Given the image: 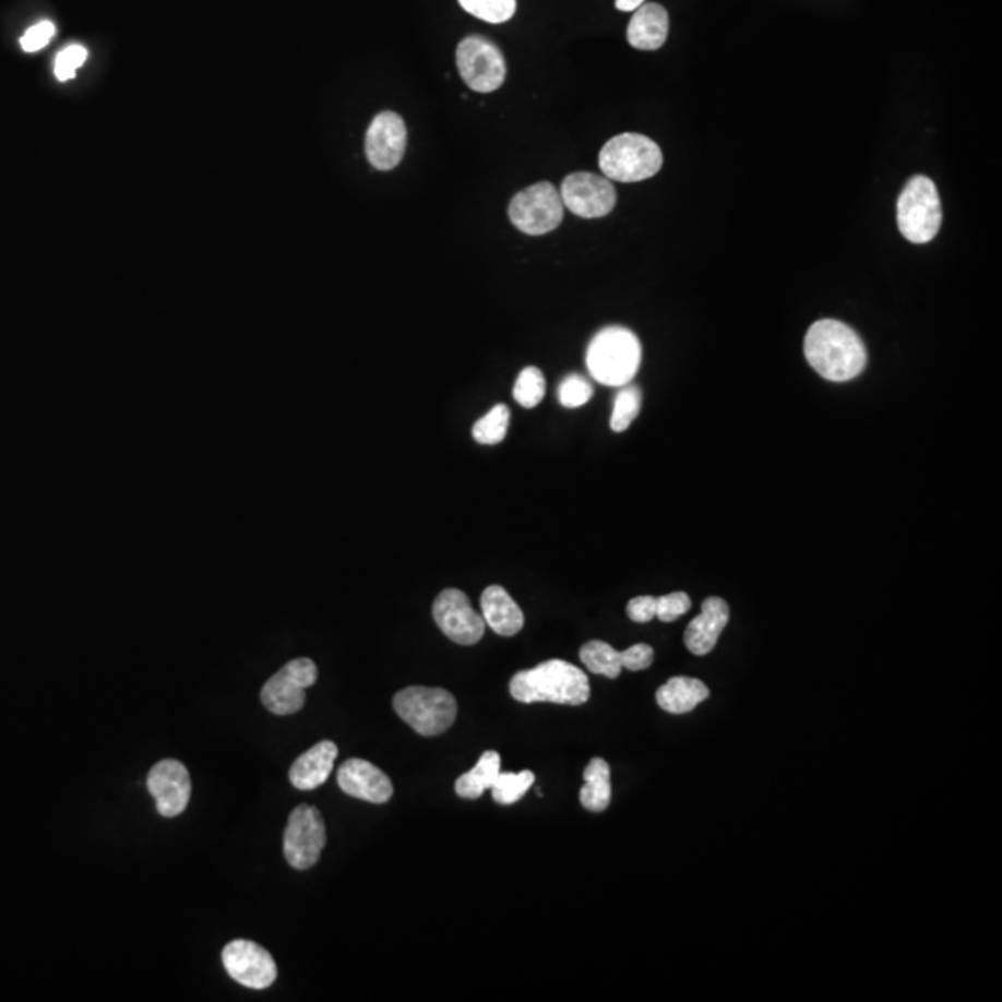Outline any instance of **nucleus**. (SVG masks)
I'll use <instances>...</instances> for the list:
<instances>
[{
	"label": "nucleus",
	"mask_w": 1002,
	"mask_h": 1002,
	"mask_svg": "<svg viewBox=\"0 0 1002 1002\" xmlns=\"http://www.w3.org/2000/svg\"><path fill=\"white\" fill-rule=\"evenodd\" d=\"M804 353L811 368L832 383H845L866 370L863 342L854 329L837 320L813 323L806 334Z\"/></svg>",
	"instance_id": "obj_1"
},
{
	"label": "nucleus",
	"mask_w": 1002,
	"mask_h": 1002,
	"mask_svg": "<svg viewBox=\"0 0 1002 1002\" xmlns=\"http://www.w3.org/2000/svg\"><path fill=\"white\" fill-rule=\"evenodd\" d=\"M509 691L520 704L583 705L591 699L587 675L563 659H550L514 675Z\"/></svg>",
	"instance_id": "obj_2"
},
{
	"label": "nucleus",
	"mask_w": 1002,
	"mask_h": 1002,
	"mask_svg": "<svg viewBox=\"0 0 1002 1002\" xmlns=\"http://www.w3.org/2000/svg\"><path fill=\"white\" fill-rule=\"evenodd\" d=\"M643 349L630 329L611 325L594 334L587 349V368L598 383L624 386L637 375Z\"/></svg>",
	"instance_id": "obj_3"
},
{
	"label": "nucleus",
	"mask_w": 1002,
	"mask_h": 1002,
	"mask_svg": "<svg viewBox=\"0 0 1002 1002\" xmlns=\"http://www.w3.org/2000/svg\"><path fill=\"white\" fill-rule=\"evenodd\" d=\"M663 153L654 140L625 132L611 138L600 151L604 177L617 182H641L659 174Z\"/></svg>",
	"instance_id": "obj_4"
},
{
	"label": "nucleus",
	"mask_w": 1002,
	"mask_h": 1002,
	"mask_svg": "<svg viewBox=\"0 0 1002 1002\" xmlns=\"http://www.w3.org/2000/svg\"><path fill=\"white\" fill-rule=\"evenodd\" d=\"M940 193L934 182L916 175L906 182L897 201V223L900 235L911 243H928L940 232Z\"/></svg>",
	"instance_id": "obj_5"
},
{
	"label": "nucleus",
	"mask_w": 1002,
	"mask_h": 1002,
	"mask_svg": "<svg viewBox=\"0 0 1002 1002\" xmlns=\"http://www.w3.org/2000/svg\"><path fill=\"white\" fill-rule=\"evenodd\" d=\"M394 709L416 733L440 736L457 718V700L445 689L407 687L394 696Z\"/></svg>",
	"instance_id": "obj_6"
},
{
	"label": "nucleus",
	"mask_w": 1002,
	"mask_h": 1002,
	"mask_svg": "<svg viewBox=\"0 0 1002 1002\" xmlns=\"http://www.w3.org/2000/svg\"><path fill=\"white\" fill-rule=\"evenodd\" d=\"M564 204L561 193L550 182H537L516 193L509 204V219L514 227L529 236L548 235L563 222Z\"/></svg>",
	"instance_id": "obj_7"
},
{
	"label": "nucleus",
	"mask_w": 1002,
	"mask_h": 1002,
	"mask_svg": "<svg viewBox=\"0 0 1002 1002\" xmlns=\"http://www.w3.org/2000/svg\"><path fill=\"white\" fill-rule=\"evenodd\" d=\"M455 60L463 81L474 92H496L505 82V58L501 50L485 37H464L458 44Z\"/></svg>",
	"instance_id": "obj_8"
},
{
	"label": "nucleus",
	"mask_w": 1002,
	"mask_h": 1002,
	"mask_svg": "<svg viewBox=\"0 0 1002 1002\" xmlns=\"http://www.w3.org/2000/svg\"><path fill=\"white\" fill-rule=\"evenodd\" d=\"M318 680V668L309 657L286 663L260 691V700L275 715H294L303 709L305 691Z\"/></svg>",
	"instance_id": "obj_9"
},
{
	"label": "nucleus",
	"mask_w": 1002,
	"mask_h": 1002,
	"mask_svg": "<svg viewBox=\"0 0 1002 1002\" xmlns=\"http://www.w3.org/2000/svg\"><path fill=\"white\" fill-rule=\"evenodd\" d=\"M327 842L322 813L314 806L301 804L288 816L285 832V858L294 869L314 867Z\"/></svg>",
	"instance_id": "obj_10"
},
{
	"label": "nucleus",
	"mask_w": 1002,
	"mask_h": 1002,
	"mask_svg": "<svg viewBox=\"0 0 1002 1002\" xmlns=\"http://www.w3.org/2000/svg\"><path fill=\"white\" fill-rule=\"evenodd\" d=\"M433 619L445 637L463 646L479 643L487 625L481 615L472 607L468 596L458 588H445L437 596Z\"/></svg>",
	"instance_id": "obj_11"
},
{
	"label": "nucleus",
	"mask_w": 1002,
	"mask_h": 1002,
	"mask_svg": "<svg viewBox=\"0 0 1002 1002\" xmlns=\"http://www.w3.org/2000/svg\"><path fill=\"white\" fill-rule=\"evenodd\" d=\"M559 193L564 206L585 219L607 216L617 204V190L611 180L588 171L569 175Z\"/></svg>",
	"instance_id": "obj_12"
},
{
	"label": "nucleus",
	"mask_w": 1002,
	"mask_h": 1002,
	"mask_svg": "<svg viewBox=\"0 0 1002 1002\" xmlns=\"http://www.w3.org/2000/svg\"><path fill=\"white\" fill-rule=\"evenodd\" d=\"M223 965L236 982L251 990H266L277 978V964L264 946L236 940L223 949Z\"/></svg>",
	"instance_id": "obj_13"
},
{
	"label": "nucleus",
	"mask_w": 1002,
	"mask_h": 1002,
	"mask_svg": "<svg viewBox=\"0 0 1002 1002\" xmlns=\"http://www.w3.org/2000/svg\"><path fill=\"white\" fill-rule=\"evenodd\" d=\"M407 127L396 111L378 114L366 132V156L379 171H390L403 160Z\"/></svg>",
	"instance_id": "obj_14"
},
{
	"label": "nucleus",
	"mask_w": 1002,
	"mask_h": 1002,
	"mask_svg": "<svg viewBox=\"0 0 1002 1002\" xmlns=\"http://www.w3.org/2000/svg\"><path fill=\"white\" fill-rule=\"evenodd\" d=\"M147 789L156 800L158 813L171 819L188 808L192 797V779L180 761L162 760L148 773Z\"/></svg>",
	"instance_id": "obj_15"
},
{
	"label": "nucleus",
	"mask_w": 1002,
	"mask_h": 1002,
	"mask_svg": "<svg viewBox=\"0 0 1002 1002\" xmlns=\"http://www.w3.org/2000/svg\"><path fill=\"white\" fill-rule=\"evenodd\" d=\"M338 787L353 798L371 804H384L394 795L389 776L373 763L359 758L347 760L338 768Z\"/></svg>",
	"instance_id": "obj_16"
},
{
	"label": "nucleus",
	"mask_w": 1002,
	"mask_h": 1002,
	"mask_svg": "<svg viewBox=\"0 0 1002 1002\" xmlns=\"http://www.w3.org/2000/svg\"><path fill=\"white\" fill-rule=\"evenodd\" d=\"M728 620H730L728 604L717 596L707 598L702 604L699 617L687 625L685 635H683L687 649L694 656L709 654L717 646L718 637L726 630Z\"/></svg>",
	"instance_id": "obj_17"
},
{
	"label": "nucleus",
	"mask_w": 1002,
	"mask_h": 1002,
	"mask_svg": "<svg viewBox=\"0 0 1002 1002\" xmlns=\"http://www.w3.org/2000/svg\"><path fill=\"white\" fill-rule=\"evenodd\" d=\"M338 758V747L333 741H320L305 754L299 755L291 765L290 784L301 791H312L323 786L333 773L334 761Z\"/></svg>",
	"instance_id": "obj_18"
},
{
	"label": "nucleus",
	"mask_w": 1002,
	"mask_h": 1002,
	"mask_svg": "<svg viewBox=\"0 0 1002 1002\" xmlns=\"http://www.w3.org/2000/svg\"><path fill=\"white\" fill-rule=\"evenodd\" d=\"M481 611L485 624L501 637H513L524 628V612L500 585L485 588L481 594Z\"/></svg>",
	"instance_id": "obj_19"
},
{
	"label": "nucleus",
	"mask_w": 1002,
	"mask_h": 1002,
	"mask_svg": "<svg viewBox=\"0 0 1002 1002\" xmlns=\"http://www.w3.org/2000/svg\"><path fill=\"white\" fill-rule=\"evenodd\" d=\"M668 37V13L661 4L644 2L633 12L628 25V41L633 49H661Z\"/></svg>",
	"instance_id": "obj_20"
},
{
	"label": "nucleus",
	"mask_w": 1002,
	"mask_h": 1002,
	"mask_svg": "<svg viewBox=\"0 0 1002 1002\" xmlns=\"http://www.w3.org/2000/svg\"><path fill=\"white\" fill-rule=\"evenodd\" d=\"M709 699V689L705 687L704 681L694 680V678H670L667 683H663L657 689V705L663 712L672 713V715H683V713L693 712L702 702Z\"/></svg>",
	"instance_id": "obj_21"
},
{
	"label": "nucleus",
	"mask_w": 1002,
	"mask_h": 1002,
	"mask_svg": "<svg viewBox=\"0 0 1002 1002\" xmlns=\"http://www.w3.org/2000/svg\"><path fill=\"white\" fill-rule=\"evenodd\" d=\"M585 786L580 791V802L583 808L593 813H601L611 804V768L609 763L601 758H594L588 763L585 773Z\"/></svg>",
	"instance_id": "obj_22"
},
{
	"label": "nucleus",
	"mask_w": 1002,
	"mask_h": 1002,
	"mask_svg": "<svg viewBox=\"0 0 1002 1002\" xmlns=\"http://www.w3.org/2000/svg\"><path fill=\"white\" fill-rule=\"evenodd\" d=\"M501 773V758L494 750H489L479 758L476 767L464 773L455 782V792L466 800H476L482 792L494 786L498 774Z\"/></svg>",
	"instance_id": "obj_23"
},
{
	"label": "nucleus",
	"mask_w": 1002,
	"mask_h": 1002,
	"mask_svg": "<svg viewBox=\"0 0 1002 1002\" xmlns=\"http://www.w3.org/2000/svg\"><path fill=\"white\" fill-rule=\"evenodd\" d=\"M580 659L593 675L606 676L609 680L619 678L622 672V659L619 649L604 641H591L580 649Z\"/></svg>",
	"instance_id": "obj_24"
},
{
	"label": "nucleus",
	"mask_w": 1002,
	"mask_h": 1002,
	"mask_svg": "<svg viewBox=\"0 0 1002 1002\" xmlns=\"http://www.w3.org/2000/svg\"><path fill=\"white\" fill-rule=\"evenodd\" d=\"M509 420H511V410L508 405L501 403L490 408L487 415L474 424L472 434L479 444H500L508 434Z\"/></svg>",
	"instance_id": "obj_25"
},
{
	"label": "nucleus",
	"mask_w": 1002,
	"mask_h": 1002,
	"mask_svg": "<svg viewBox=\"0 0 1002 1002\" xmlns=\"http://www.w3.org/2000/svg\"><path fill=\"white\" fill-rule=\"evenodd\" d=\"M535 784V774L532 771H522V773H500L496 778L494 786L490 787L492 798L498 804L511 806L518 802Z\"/></svg>",
	"instance_id": "obj_26"
},
{
	"label": "nucleus",
	"mask_w": 1002,
	"mask_h": 1002,
	"mask_svg": "<svg viewBox=\"0 0 1002 1002\" xmlns=\"http://www.w3.org/2000/svg\"><path fill=\"white\" fill-rule=\"evenodd\" d=\"M641 403H643V396L637 386L624 384L620 389L619 394L615 397V405H612L611 429L615 433H622L633 424L641 410Z\"/></svg>",
	"instance_id": "obj_27"
},
{
	"label": "nucleus",
	"mask_w": 1002,
	"mask_h": 1002,
	"mask_svg": "<svg viewBox=\"0 0 1002 1002\" xmlns=\"http://www.w3.org/2000/svg\"><path fill=\"white\" fill-rule=\"evenodd\" d=\"M546 394L545 373L537 366H527L520 371L514 383L513 396L524 408L537 407Z\"/></svg>",
	"instance_id": "obj_28"
},
{
	"label": "nucleus",
	"mask_w": 1002,
	"mask_h": 1002,
	"mask_svg": "<svg viewBox=\"0 0 1002 1002\" xmlns=\"http://www.w3.org/2000/svg\"><path fill=\"white\" fill-rule=\"evenodd\" d=\"M458 4L464 12L492 25L505 23L516 12V0H458Z\"/></svg>",
	"instance_id": "obj_29"
},
{
	"label": "nucleus",
	"mask_w": 1002,
	"mask_h": 1002,
	"mask_svg": "<svg viewBox=\"0 0 1002 1002\" xmlns=\"http://www.w3.org/2000/svg\"><path fill=\"white\" fill-rule=\"evenodd\" d=\"M593 384L588 383L587 379L577 373H570L559 384L557 396L563 407L580 408L588 403V399L593 397Z\"/></svg>",
	"instance_id": "obj_30"
},
{
	"label": "nucleus",
	"mask_w": 1002,
	"mask_h": 1002,
	"mask_svg": "<svg viewBox=\"0 0 1002 1002\" xmlns=\"http://www.w3.org/2000/svg\"><path fill=\"white\" fill-rule=\"evenodd\" d=\"M86 58L87 50L82 45H71L60 50L55 62L56 79L62 82L71 81L82 63L86 62Z\"/></svg>",
	"instance_id": "obj_31"
},
{
	"label": "nucleus",
	"mask_w": 1002,
	"mask_h": 1002,
	"mask_svg": "<svg viewBox=\"0 0 1002 1002\" xmlns=\"http://www.w3.org/2000/svg\"><path fill=\"white\" fill-rule=\"evenodd\" d=\"M691 609V598L685 593H670L657 598L656 619L675 622Z\"/></svg>",
	"instance_id": "obj_32"
},
{
	"label": "nucleus",
	"mask_w": 1002,
	"mask_h": 1002,
	"mask_svg": "<svg viewBox=\"0 0 1002 1002\" xmlns=\"http://www.w3.org/2000/svg\"><path fill=\"white\" fill-rule=\"evenodd\" d=\"M55 23L52 21H41V23L31 26L25 32V36L21 37V47L25 52H37V50H41L50 44V39L55 37Z\"/></svg>",
	"instance_id": "obj_33"
},
{
	"label": "nucleus",
	"mask_w": 1002,
	"mask_h": 1002,
	"mask_svg": "<svg viewBox=\"0 0 1002 1002\" xmlns=\"http://www.w3.org/2000/svg\"><path fill=\"white\" fill-rule=\"evenodd\" d=\"M620 659H622V668H628L633 672L646 670L654 663V648L648 644H633L624 652H620Z\"/></svg>",
	"instance_id": "obj_34"
},
{
	"label": "nucleus",
	"mask_w": 1002,
	"mask_h": 1002,
	"mask_svg": "<svg viewBox=\"0 0 1002 1002\" xmlns=\"http://www.w3.org/2000/svg\"><path fill=\"white\" fill-rule=\"evenodd\" d=\"M625 611H628V617L633 622L646 624L649 620L656 619L657 598H654V596H637V598L630 600Z\"/></svg>",
	"instance_id": "obj_35"
},
{
	"label": "nucleus",
	"mask_w": 1002,
	"mask_h": 1002,
	"mask_svg": "<svg viewBox=\"0 0 1002 1002\" xmlns=\"http://www.w3.org/2000/svg\"><path fill=\"white\" fill-rule=\"evenodd\" d=\"M646 0H615V7L620 12H635L637 8L643 7Z\"/></svg>",
	"instance_id": "obj_36"
}]
</instances>
